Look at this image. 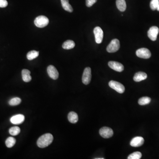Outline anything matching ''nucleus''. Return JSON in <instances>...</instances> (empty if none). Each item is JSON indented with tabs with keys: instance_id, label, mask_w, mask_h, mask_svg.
I'll use <instances>...</instances> for the list:
<instances>
[{
	"instance_id": "obj_1",
	"label": "nucleus",
	"mask_w": 159,
	"mask_h": 159,
	"mask_svg": "<svg viewBox=\"0 0 159 159\" xmlns=\"http://www.w3.org/2000/svg\"><path fill=\"white\" fill-rule=\"evenodd\" d=\"M54 137L51 134L49 133L44 134L38 139L37 145L40 148H44L50 145L53 141Z\"/></svg>"
},
{
	"instance_id": "obj_2",
	"label": "nucleus",
	"mask_w": 159,
	"mask_h": 159,
	"mask_svg": "<svg viewBox=\"0 0 159 159\" xmlns=\"http://www.w3.org/2000/svg\"><path fill=\"white\" fill-rule=\"evenodd\" d=\"M49 20L47 17L44 16H40L36 17L34 20V24L36 27L42 28L48 24Z\"/></svg>"
},
{
	"instance_id": "obj_3",
	"label": "nucleus",
	"mask_w": 159,
	"mask_h": 159,
	"mask_svg": "<svg viewBox=\"0 0 159 159\" xmlns=\"http://www.w3.org/2000/svg\"><path fill=\"white\" fill-rule=\"evenodd\" d=\"M120 47L119 41L118 39H114L107 46L106 50L109 53H114L119 49Z\"/></svg>"
},
{
	"instance_id": "obj_4",
	"label": "nucleus",
	"mask_w": 159,
	"mask_h": 159,
	"mask_svg": "<svg viewBox=\"0 0 159 159\" xmlns=\"http://www.w3.org/2000/svg\"><path fill=\"white\" fill-rule=\"evenodd\" d=\"M109 86L112 88L114 90L121 94L124 93L125 91V88L124 85L116 81H110L109 82Z\"/></svg>"
},
{
	"instance_id": "obj_5",
	"label": "nucleus",
	"mask_w": 159,
	"mask_h": 159,
	"mask_svg": "<svg viewBox=\"0 0 159 159\" xmlns=\"http://www.w3.org/2000/svg\"><path fill=\"white\" fill-rule=\"evenodd\" d=\"M136 54L138 57L144 59H148L151 56V53L150 50L145 48H142L137 50Z\"/></svg>"
},
{
	"instance_id": "obj_6",
	"label": "nucleus",
	"mask_w": 159,
	"mask_h": 159,
	"mask_svg": "<svg viewBox=\"0 0 159 159\" xmlns=\"http://www.w3.org/2000/svg\"><path fill=\"white\" fill-rule=\"evenodd\" d=\"M91 78V69L90 67H87L84 69L83 74L82 81L83 83L85 85L88 84Z\"/></svg>"
},
{
	"instance_id": "obj_7",
	"label": "nucleus",
	"mask_w": 159,
	"mask_h": 159,
	"mask_svg": "<svg viewBox=\"0 0 159 159\" xmlns=\"http://www.w3.org/2000/svg\"><path fill=\"white\" fill-rule=\"evenodd\" d=\"M99 135L104 138H109L113 135L114 132L112 130L107 127L101 128L99 131Z\"/></svg>"
},
{
	"instance_id": "obj_8",
	"label": "nucleus",
	"mask_w": 159,
	"mask_h": 159,
	"mask_svg": "<svg viewBox=\"0 0 159 159\" xmlns=\"http://www.w3.org/2000/svg\"><path fill=\"white\" fill-rule=\"evenodd\" d=\"M96 42L98 44H100L103 41L104 32L103 30L99 27H96L94 29Z\"/></svg>"
},
{
	"instance_id": "obj_9",
	"label": "nucleus",
	"mask_w": 159,
	"mask_h": 159,
	"mask_svg": "<svg viewBox=\"0 0 159 159\" xmlns=\"http://www.w3.org/2000/svg\"><path fill=\"white\" fill-rule=\"evenodd\" d=\"M159 32L158 27L157 26H153L150 28L148 32V36L151 40L156 41Z\"/></svg>"
},
{
	"instance_id": "obj_10",
	"label": "nucleus",
	"mask_w": 159,
	"mask_h": 159,
	"mask_svg": "<svg viewBox=\"0 0 159 159\" xmlns=\"http://www.w3.org/2000/svg\"><path fill=\"white\" fill-rule=\"evenodd\" d=\"M48 74L51 78L53 80H57L59 76V73L56 68L52 65L48 66L47 69Z\"/></svg>"
},
{
	"instance_id": "obj_11",
	"label": "nucleus",
	"mask_w": 159,
	"mask_h": 159,
	"mask_svg": "<svg viewBox=\"0 0 159 159\" xmlns=\"http://www.w3.org/2000/svg\"><path fill=\"white\" fill-rule=\"evenodd\" d=\"M108 65L111 69L119 72L123 71L124 69L123 65L119 62H114V61L109 62L108 63Z\"/></svg>"
},
{
	"instance_id": "obj_12",
	"label": "nucleus",
	"mask_w": 159,
	"mask_h": 159,
	"mask_svg": "<svg viewBox=\"0 0 159 159\" xmlns=\"http://www.w3.org/2000/svg\"><path fill=\"white\" fill-rule=\"evenodd\" d=\"M25 120V117L23 114H18L14 115L11 118V122L15 125H19L24 122Z\"/></svg>"
},
{
	"instance_id": "obj_13",
	"label": "nucleus",
	"mask_w": 159,
	"mask_h": 159,
	"mask_svg": "<svg viewBox=\"0 0 159 159\" xmlns=\"http://www.w3.org/2000/svg\"><path fill=\"white\" fill-rule=\"evenodd\" d=\"M144 139L142 137H136L131 140L130 145L134 147H140L143 145Z\"/></svg>"
},
{
	"instance_id": "obj_14",
	"label": "nucleus",
	"mask_w": 159,
	"mask_h": 159,
	"mask_svg": "<svg viewBox=\"0 0 159 159\" xmlns=\"http://www.w3.org/2000/svg\"><path fill=\"white\" fill-rule=\"evenodd\" d=\"M147 78V75L145 73L139 72L135 73L134 77V80L135 82H140L146 79Z\"/></svg>"
},
{
	"instance_id": "obj_15",
	"label": "nucleus",
	"mask_w": 159,
	"mask_h": 159,
	"mask_svg": "<svg viewBox=\"0 0 159 159\" xmlns=\"http://www.w3.org/2000/svg\"><path fill=\"white\" fill-rule=\"evenodd\" d=\"M31 72L27 69H24L22 71V77L23 81L25 82H29L32 80Z\"/></svg>"
},
{
	"instance_id": "obj_16",
	"label": "nucleus",
	"mask_w": 159,
	"mask_h": 159,
	"mask_svg": "<svg viewBox=\"0 0 159 159\" xmlns=\"http://www.w3.org/2000/svg\"><path fill=\"white\" fill-rule=\"evenodd\" d=\"M68 119L69 122L71 123H76L78 121V116L75 112H70L68 114Z\"/></svg>"
},
{
	"instance_id": "obj_17",
	"label": "nucleus",
	"mask_w": 159,
	"mask_h": 159,
	"mask_svg": "<svg viewBox=\"0 0 159 159\" xmlns=\"http://www.w3.org/2000/svg\"><path fill=\"white\" fill-rule=\"evenodd\" d=\"M116 6L119 10L121 12H124L127 8L125 0H116Z\"/></svg>"
},
{
	"instance_id": "obj_18",
	"label": "nucleus",
	"mask_w": 159,
	"mask_h": 159,
	"mask_svg": "<svg viewBox=\"0 0 159 159\" xmlns=\"http://www.w3.org/2000/svg\"><path fill=\"white\" fill-rule=\"evenodd\" d=\"M63 8L66 11L70 12H73V8L69 4V0H61Z\"/></svg>"
},
{
	"instance_id": "obj_19",
	"label": "nucleus",
	"mask_w": 159,
	"mask_h": 159,
	"mask_svg": "<svg viewBox=\"0 0 159 159\" xmlns=\"http://www.w3.org/2000/svg\"><path fill=\"white\" fill-rule=\"evenodd\" d=\"M75 43L73 41L68 40L64 42L63 44V48L65 50H70L75 47Z\"/></svg>"
},
{
	"instance_id": "obj_20",
	"label": "nucleus",
	"mask_w": 159,
	"mask_h": 159,
	"mask_svg": "<svg viewBox=\"0 0 159 159\" xmlns=\"http://www.w3.org/2000/svg\"><path fill=\"white\" fill-rule=\"evenodd\" d=\"M39 55V52L36 50H32L28 52L27 55V58L29 60H32L38 57Z\"/></svg>"
},
{
	"instance_id": "obj_21",
	"label": "nucleus",
	"mask_w": 159,
	"mask_h": 159,
	"mask_svg": "<svg viewBox=\"0 0 159 159\" xmlns=\"http://www.w3.org/2000/svg\"><path fill=\"white\" fill-rule=\"evenodd\" d=\"M16 142V139L12 137H10L6 139L5 141V145L8 148H10L15 145Z\"/></svg>"
},
{
	"instance_id": "obj_22",
	"label": "nucleus",
	"mask_w": 159,
	"mask_h": 159,
	"mask_svg": "<svg viewBox=\"0 0 159 159\" xmlns=\"http://www.w3.org/2000/svg\"><path fill=\"white\" fill-rule=\"evenodd\" d=\"M151 99L149 97H142L139 99L138 100V103L140 105H145L148 104L150 103Z\"/></svg>"
},
{
	"instance_id": "obj_23",
	"label": "nucleus",
	"mask_w": 159,
	"mask_h": 159,
	"mask_svg": "<svg viewBox=\"0 0 159 159\" xmlns=\"http://www.w3.org/2000/svg\"><path fill=\"white\" fill-rule=\"evenodd\" d=\"M21 99L19 97H14L11 99L9 102V104L12 106L18 105L21 103Z\"/></svg>"
},
{
	"instance_id": "obj_24",
	"label": "nucleus",
	"mask_w": 159,
	"mask_h": 159,
	"mask_svg": "<svg viewBox=\"0 0 159 159\" xmlns=\"http://www.w3.org/2000/svg\"><path fill=\"white\" fill-rule=\"evenodd\" d=\"M20 129L19 127H13L9 130V133L12 136H17L19 134Z\"/></svg>"
},
{
	"instance_id": "obj_25",
	"label": "nucleus",
	"mask_w": 159,
	"mask_h": 159,
	"mask_svg": "<svg viewBox=\"0 0 159 159\" xmlns=\"http://www.w3.org/2000/svg\"><path fill=\"white\" fill-rule=\"evenodd\" d=\"M142 157V154L140 152H136L130 154L128 157V159H140Z\"/></svg>"
},
{
	"instance_id": "obj_26",
	"label": "nucleus",
	"mask_w": 159,
	"mask_h": 159,
	"mask_svg": "<svg viewBox=\"0 0 159 159\" xmlns=\"http://www.w3.org/2000/svg\"><path fill=\"white\" fill-rule=\"evenodd\" d=\"M159 4V0H152L150 4L151 9L153 10L157 9Z\"/></svg>"
},
{
	"instance_id": "obj_27",
	"label": "nucleus",
	"mask_w": 159,
	"mask_h": 159,
	"mask_svg": "<svg viewBox=\"0 0 159 159\" xmlns=\"http://www.w3.org/2000/svg\"><path fill=\"white\" fill-rule=\"evenodd\" d=\"M97 0H86V5L87 7H90L92 6L96 2Z\"/></svg>"
},
{
	"instance_id": "obj_28",
	"label": "nucleus",
	"mask_w": 159,
	"mask_h": 159,
	"mask_svg": "<svg viewBox=\"0 0 159 159\" xmlns=\"http://www.w3.org/2000/svg\"><path fill=\"white\" fill-rule=\"evenodd\" d=\"M8 4V2L6 0H0V8H5Z\"/></svg>"
},
{
	"instance_id": "obj_29",
	"label": "nucleus",
	"mask_w": 159,
	"mask_h": 159,
	"mask_svg": "<svg viewBox=\"0 0 159 159\" xmlns=\"http://www.w3.org/2000/svg\"><path fill=\"white\" fill-rule=\"evenodd\" d=\"M95 159H104V158H96Z\"/></svg>"
},
{
	"instance_id": "obj_30",
	"label": "nucleus",
	"mask_w": 159,
	"mask_h": 159,
	"mask_svg": "<svg viewBox=\"0 0 159 159\" xmlns=\"http://www.w3.org/2000/svg\"><path fill=\"white\" fill-rule=\"evenodd\" d=\"M157 10L158 11H159V4L158 6V8H157Z\"/></svg>"
}]
</instances>
